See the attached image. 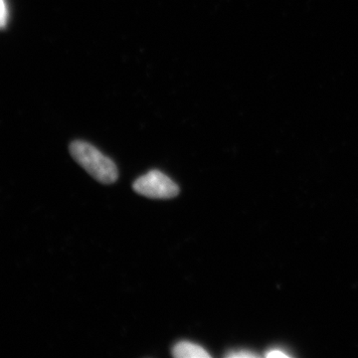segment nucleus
Instances as JSON below:
<instances>
[{"label": "nucleus", "mask_w": 358, "mask_h": 358, "mask_svg": "<svg viewBox=\"0 0 358 358\" xmlns=\"http://www.w3.org/2000/svg\"><path fill=\"white\" fill-rule=\"evenodd\" d=\"M70 154L77 164L103 185L114 183L119 176L117 166L110 157L84 141H75L70 145Z\"/></svg>", "instance_id": "f257e3e1"}, {"label": "nucleus", "mask_w": 358, "mask_h": 358, "mask_svg": "<svg viewBox=\"0 0 358 358\" xmlns=\"http://www.w3.org/2000/svg\"><path fill=\"white\" fill-rule=\"evenodd\" d=\"M134 192L145 197L169 199L178 196V185L159 171H150L136 179L133 185Z\"/></svg>", "instance_id": "f03ea898"}, {"label": "nucleus", "mask_w": 358, "mask_h": 358, "mask_svg": "<svg viewBox=\"0 0 358 358\" xmlns=\"http://www.w3.org/2000/svg\"><path fill=\"white\" fill-rule=\"evenodd\" d=\"M171 355L176 358H210L201 345L190 341H180L173 346Z\"/></svg>", "instance_id": "7ed1b4c3"}, {"label": "nucleus", "mask_w": 358, "mask_h": 358, "mask_svg": "<svg viewBox=\"0 0 358 358\" xmlns=\"http://www.w3.org/2000/svg\"><path fill=\"white\" fill-rule=\"evenodd\" d=\"M8 20V9L6 0H0V29L6 27Z\"/></svg>", "instance_id": "20e7f679"}, {"label": "nucleus", "mask_w": 358, "mask_h": 358, "mask_svg": "<svg viewBox=\"0 0 358 358\" xmlns=\"http://www.w3.org/2000/svg\"><path fill=\"white\" fill-rule=\"evenodd\" d=\"M228 357H256V355L251 352H245V350H240V352H233L228 353Z\"/></svg>", "instance_id": "39448f33"}]
</instances>
